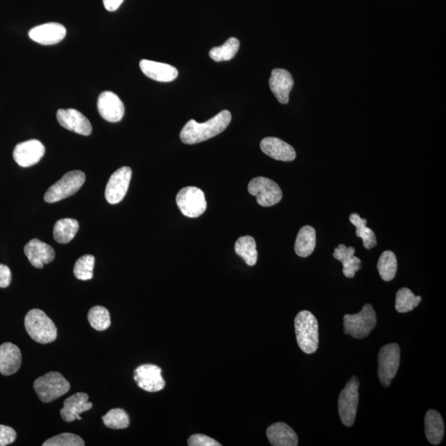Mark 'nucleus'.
<instances>
[{"label":"nucleus","mask_w":446,"mask_h":446,"mask_svg":"<svg viewBox=\"0 0 446 446\" xmlns=\"http://www.w3.org/2000/svg\"><path fill=\"white\" fill-rule=\"evenodd\" d=\"M240 49V42L236 37L229 38L223 46L214 47L209 51L212 59L216 62L232 60Z\"/></svg>","instance_id":"30"},{"label":"nucleus","mask_w":446,"mask_h":446,"mask_svg":"<svg viewBox=\"0 0 446 446\" xmlns=\"http://www.w3.org/2000/svg\"><path fill=\"white\" fill-rule=\"evenodd\" d=\"M359 382L353 377L340 393L338 411L342 423L345 427H352L356 420L359 404Z\"/></svg>","instance_id":"8"},{"label":"nucleus","mask_w":446,"mask_h":446,"mask_svg":"<svg viewBox=\"0 0 446 446\" xmlns=\"http://www.w3.org/2000/svg\"><path fill=\"white\" fill-rule=\"evenodd\" d=\"M132 175V169L128 166L121 167L112 175L105 189L106 200L110 205H117L123 200L128 193Z\"/></svg>","instance_id":"11"},{"label":"nucleus","mask_w":446,"mask_h":446,"mask_svg":"<svg viewBox=\"0 0 446 446\" xmlns=\"http://www.w3.org/2000/svg\"><path fill=\"white\" fill-rule=\"evenodd\" d=\"M162 369L157 366H140L134 371V379L138 387L146 392L155 393L162 391L166 386V381L162 375Z\"/></svg>","instance_id":"12"},{"label":"nucleus","mask_w":446,"mask_h":446,"mask_svg":"<svg viewBox=\"0 0 446 446\" xmlns=\"http://www.w3.org/2000/svg\"><path fill=\"white\" fill-rule=\"evenodd\" d=\"M29 37L33 41L44 46L58 44L67 35V29L58 23H47L37 26L30 30Z\"/></svg>","instance_id":"16"},{"label":"nucleus","mask_w":446,"mask_h":446,"mask_svg":"<svg viewBox=\"0 0 446 446\" xmlns=\"http://www.w3.org/2000/svg\"><path fill=\"white\" fill-rule=\"evenodd\" d=\"M140 67L145 76L155 81L171 82L179 76V71L175 67L153 60H141Z\"/></svg>","instance_id":"21"},{"label":"nucleus","mask_w":446,"mask_h":446,"mask_svg":"<svg viewBox=\"0 0 446 446\" xmlns=\"http://www.w3.org/2000/svg\"><path fill=\"white\" fill-rule=\"evenodd\" d=\"M85 182V175L80 171L67 173L47 190L44 199L46 203H53L74 196L79 191Z\"/></svg>","instance_id":"6"},{"label":"nucleus","mask_w":446,"mask_h":446,"mask_svg":"<svg viewBox=\"0 0 446 446\" xmlns=\"http://www.w3.org/2000/svg\"><path fill=\"white\" fill-rule=\"evenodd\" d=\"M88 321L94 330L105 331L111 325L110 311L103 306L93 307L89 311Z\"/></svg>","instance_id":"33"},{"label":"nucleus","mask_w":446,"mask_h":446,"mask_svg":"<svg viewBox=\"0 0 446 446\" xmlns=\"http://www.w3.org/2000/svg\"><path fill=\"white\" fill-rule=\"evenodd\" d=\"M102 420L105 425L114 430L128 428L130 425L129 415L123 409H114L103 415Z\"/></svg>","instance_id":"34"},{"label":"nucleus","mask_w":446,"mask_h":446,"mask_svg":"<svg viewBox=\"0 0 446 446\" xmlns=\"http://www.w3.org/2000/svg\"><path fill=\"white\" fill-rule=\"evenodd\" d=\"M425 432L427 438L432 445H439L444 438L445 425L438 411L429 410L425 417Z\"/></svg>","instance_id":"25"},{"label":"nucleus","mask_w":446,"mask_h":446,"mask_svg":"<svg viewBox=\"0 0 446 446\" xmlns=\"http://www.w3.org/2000/svg\"><path fill=\"white\" fill-rule=\"evenodd\" d=\"M248 192L257 197V203L263 207L274 206L283 198L280 186L266 177H257L251 180L248 185Z\"/></svg>","instance_id":"10"},{"label":"nucleus","mask_w":446,"mask_h":446,"mask_svg":"<svg viewBox=\"0 0 446 446\" xmlns=\"http://www.w3.org/2000/svg\"><path fill=\"white\" fill-rule=\"evenodd\" d=\"M92 402H89V395L85 393H77L64 402V408L60 415L65 422H72L82 419L80 414L92 409Z\"/></svg>","instance_id":"18"},{"label":"nucleus","mask_w":446,"mask_h":446,"mask_svg":"<svg viewBox=\"0 0 446 446\" xmlns=\"http://www.w3.org/2000/svg\"><path fill=\"white\" fill-rule=\"evenodd\" d=\"M421 301V296H415L409 289L402 288L396 294L395 309L400 314L409 313L415 309Z\"/></svg>","instance_id":"32"},{"label":"nucleus","mask_w":446,"mask_h":446,"mask_svg":"<svg viewBox=\"0 0 446 446\" xmlns=\"http://www.w3.org/2000/svg\"><path fill=\"white\" fill-rule=\"evenodd\" d=\"M316 231L313 227H302L298 232L294 250L300 257H307L314 252L316 248Z\"/></svg>","instance_id":"26"},{"label":"nucleus","mask_w":446,"mask_h":446,"mask_svg":"<svg viewBox=\"0 0 446 446\" xmlns=\"http://www.w3.org/2000/svg\"><path fill=\"white\" fill-rule=\"evenodd\" d=\"M26 331L33 341L49 344L58 337V328L53 320L40 309L30 310L24 319Z\"/></svg>","instance_id":"3"},{"label":"nucleus","mask_w":446,"mask_h":446,"mask_svg":"<svg viewBox=\"0 0 446 446\" xmlns=\"http://www.w3.org/2000/svg\"><path fill=\"white\" fill-rule=\"evenodd\" d=\"M17 438V433L10 427L0 425V446H6L14 443Z\"/></svg>","instance_id":"38"},{"label":"nucleus","mask_w":446,"mask_h":446,"mask_svg":"<svg viewBox=\"0 0 446 446\" xmlns=\"http://www.w3.org/2000/svg\"><path fill=\"white\" fill-rule=\"evenodd\" d=\"M354 253L356 250L352 246L346 248L343 244L339 245L333 253V257L342 263L344 275L350 279L354 278L356 273L361 268V259L354 257Z\"/></svg>","instance_id":"24"},{"label":"nucleus","mask_w":446,"mask_h":446,"mask_svg":"<svg viewBox=\"0 0 446 446\" xmlns=\"http://www.w3.org/2000/svg\"><path fill=\"white\" fill-rule=\"evenodd\" d=\"M21 365L22 354L18 346L10 342L0 345V373L4 376L14 375Z\"/></svg>","instance_id":"22"},{"label":"nucleus","mask_w":446,"mask_h":446,"mask_svg":"<svg viewBox=\"0 0 446 446\" xmlns=\"http://www.w3.org/2000/svg\"><path fill=\"white\" fill-rule=\"evenodd\" d=\"M85 441L80 436L72 433H63L51 437L42 444L43 446H84Z\"/></svg>","instance_id":"36"},{"label":"nucleus","mask_w":446,"mask_h":446,"mask_svg":"<svg viewBox=\"0 0 446 446\" xmlns=\"http://www.w3.org/2000/svg\"><path fill=\"white\" fill-rule=\"evenodd\" d=\"M400 345L396 343L388 344L380 350L378 375L384 387H388L397 373L400 365Z\"/></svg>","instance_id":"9"},{"label":"nucleus","mask_w":446,"mask_h":446,"mask_svg":"<svg viewBox=\"0 0 446 446\" xmlns=\"http://www.w3.org/2000/svg\"><path fill=\"white\" fill-rule=\"evenodd\" d=\"M268 85L278 101L282 105H287L289 94L294 85L291 74L284 69H274L271 72Z\"/></svg>","instance_id":"17"},{"label":"nucleus","mask_w":446,"mask_h":446,"mask_svg":"<svg viewBox=\"0 0 446 446\" xmlns=\"http://www.w3.org/2000/svg\"><path fill=\"white\" fill-rule=\"evenodd\" d=\"M235 251L248 266H253L257 264L258 251L257 243L252 237H241L236 242Z\"/></svg>","instance_id":"28"},{"label":"nucleus","mask_w":446,"mask_h":446,"mask_svg":"<svg viewBox=\"0 0 446 446\" xmlns=\"http://www.w3.org/2000/svg\"><path fill=\"white\" fill-rule=\"evenodd\" d=\"M176 203L182 214L196 218L205 213L207 201L203 190L197 187H186L180 190Z\"/></svg>","instance_id":"7"},{"label":"nucleus","mask_w":446,"mask_h":446,"mask_svg":"<svg viewBox=\"0 0 446 446\" xmlns=\"http://www.w3.org/2000/svg\"><path fill=\"white\" fill-rule=\"evenodd\" d=\"M24 253L34 267L42 268L45 264L54 261L55 250L49 244L38 239L30 241L24 248Z\"/></svg>","instance_id":"19"},{"label":"nucleus","mask_w":446,"mask_h":446,"mask_svg":"<svg viewBox=\"0 0 446 446\" xmlns=\"http://www.w3.org/2000/svg\"><path fill=\"white\" fill-rule=\"evenodd\" d=\"M123 1L124 0H103V6H105L108 11L110 12L118 10Z\"/></svg>","instance_id":"40"},{"label":"nucleus","mask_w":446,"mask_h":446,"mask_svg":"<svg viewBox=\"0 0 446 446\" xmlns=\"http://www.w3.org/2000/svg\"><path fill=\"white\" fill-rule=\"evenodd\" d=\"M95 258L92 255H85L76 262L74 275L80 280H89L94 276Z\"/></svg>","instance_id":"35"},{"label":"nucleus","mask_w":446,"mask_h":446,"mask_svg":"<svg viewBox=\"0 0 446 446\" xmlns=\"http://www.w3.org/2000/svg\"><path fill=\"white\" fill-rule=\"evenodd\" d=\"M97 106L99 114L108 122L118 123L123 118V103L118 95L111 91H105L99 95Z\"/></svg>","instance_id":"13"},{"label":"nucleus","mask_w":446,"mask_h":446,"mask_svg":"<svg viewBox=\"0 0 446 446\" xmlns=\"http://www.w3.org/2000/svg\"><path fill=\"white\" fill-rule=\"evenodd\" d=\"M45 154V146L40 141L33 139L19 143L14 150V159L22 167L34 166Z\"/></svg>","instance_id":"14"},{"label":"nucleus","mask_w":446,"mask_h":446,"mask_svg":"<svg viewBox=\"0 0 446 446\" xmlns=\"http://www.w3.org/2000/svg\"><path fill=\"white\" fill-rule=\"evenodd\" d=\"M298 346L306 354L317 352L319 343L318 323L309 311H301L294 321Z\"/></svg>","instance_id":"2"},{"label":"nucleus","mask_w":446,"mask_h":446,"mask_svg":"<svg viewBox=\"0 0 446 446\" xmlns=\"http://www.w3.org/2000/svg\"><path fill=\"white\" fill-rule=\"evenodd\" d=\"M378 270L383 280H393L395 278L397 270V259L395 254L391 250L384 251L378 261Z\"/></svg>","instance_id":"31"},{"label":"nucleus","mask_w":446,"mask_h":446,"mask_svg":"<svg viewBox=\"0 0 446 446\" xmlns=\"http://www.w3.org/2000/svg\"><path fill=\"white\" fill-rule=\"evenodd\" d=\"M33 388L40 400L49 404L70 391L71 384L59 372H49L39 377Z\"/></svg>","instance_id":"4"},{"label":"nucleus","mask_w":446,"mask_h":446,"mask_svg":"<svg viewBox=\"0 0 446 446\" xmlns=\"http://www.w3.org/2000/svg\"><path fill=\"white\" fill-rule=\"evenodd\" d=\"M232 121L231 112L228 110L220 112L203 123H197L194 119L185 124L180 132V139L185 144H197L219 135L225 131Z\"/></svg>","instance_id":"1"},{"label":"nucleus","mask_w":446,"mask_h":446,"mask_svg":"<svg viewBox=\"0 0 446 446\" xmlns=\"http://www.w3.org/2000/svg\"><path fill=\"white\" fill-rule=\"evenodd\" d=\"M12 275L10 268L0 264V288H7L10 285Z\"/></svg>","instance_id":"39"},{"label":"nucleus","mask_w":446,"mask_h":446,"mask_svg":"<svg viewBox=\"0 0 446 446\" xmlns=\"http://www.w3.org/2000/svg\"><path fill=\"white\" fill-rule=\"evenodd\" d=\"M56 119L62 127L80 134V135L89 136L92 133V125L86 117L80 111L68 108V110H59L56 112Z\"/></svg>","instance_id":"15"},{"label":"nucleus","mask_w":446,"mask_h":446,"mask_svg":"<svg viewBox=\"0 0 446 446\" xmlns=\"http://www.w3.org/2000/svg\"><path fill=\"white\" fill-rule=\"evenodd\" d=\"M344 333L356 339H363L370 334L375 327L377 317L375 311L368 304L357 314L344 316Z\"/></svg>","instance_id":"5"},{"label":"nucleus","mask_w":446,"mask_h":446,"mask_svg":"<svg viewBox=\"0 0 446 446\" xmlns=\"http://www.w3.org/2000/svg\"><path fill=\"white\" fill-rule=\"evenodd\" d=\"M79 228V223L76 219H60L55 223L54 226V239L58 243L67 244L76 237Z\"/></svg>","instance_id":"27"},{"label":"nucleus","mask_w":446,"mask_h":446,"mask_svg":"<svg viewBox=\"0 0 446 446\" xmlns=\"http://www.w3.org/2000/svg\"><path fill=\"white\" fill-rule=\"evenodd\" d=\"M261 149L268 157L281 162H293L296 158L293 147L277 137H266L261 142Z\"/></svg>","instance_id":"20"},{"label":"nucleus","mask_w":446,"mask_h":446,"mask_svg":"<svg viewBox=\"0 0 446 446\" xmlns=\"http://www.w3.org/2000/svg\"><path fill=\"white\" fill-rule=\"evenodd\" d=\"M350 223L357 228V236L363 240V246L367 250L375 248L377 240L375 233L367 227V220L361 218L358 214H352L349 218Z\"/></svg>","instance_id":"29"},{"label":"nucleus","mask_w":446,"mask_h":446,"mask_svg":"<svg viewBox=\"0 0 446 446\" xmlns=\"http://www.w3.org/2000/svg\"><path fill=\"white\" fill-rule=\"evenodd\" d=\"M189 446H220L218 441L209 436L202 434H196L189 437L188 440Z\"/></svg>","instance_id":"37"},{"label":"nucleus","mask_w":446,"mask_h":446,"mask_svg":"<svg viewBox=\"0 0 446 446\" xmlns=\"http://www.w3.org/2000/svg\"><path fill=\"white\" fill-rule=\"evenodd\" d=\"M266 435L270 443L274 446H297L298 436L287 424L276 422L267 428Z\"/></svg>","instance_id":"23"}]
</instances>
